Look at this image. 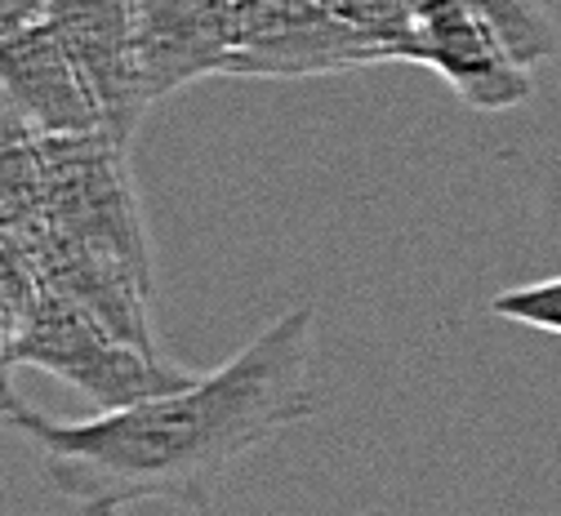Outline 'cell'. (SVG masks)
Instances as JSON below:
<instances>
[{"label": "cell", "mask_w": 561, "mask_h": 516, "mask_svg": "<svg viewBox=\"0 0 561 516\" xmlns=\"http://www.w3.org/2000/svg\"><path fill=\"white\" fill-rule=\"evenodd\" d=\"M312 334L317 308L299 303L215 375L85 423L41 418L36 410H19L10 423L32 440L54 490L81 516H121L148 498L209 507L219 477L241 455L317 410Z\"/></svg>", "instance_id": "obj_1"}, {"label": "cell", "mask_w": 561, "mask_h": 516, "mask_svg": "<svg viewBox=\"0 0 561 516\" xmlns=\"http://www.w3.org/2000/svg\"><path fill=\"white\" fill-rule=\"evenodd\" d=\"M14 360L72 383L99 410H125L187 383V375L161 360L152 347L129 343L49 285H41V299L14 334Z\"/></svg>", "instance_id": "obj_2"}, {"label": "cell", "mask_w": 561, "mask_h": 516, "mask_svg": "<svg viewBox=\"0 0 561 516\" xmlns=\"http://www.w3.org/2000/svg\"><path fill=\"white\" fill-rule=\"evenodd\" d=\"M388 62V54L347 27L325 0H237L232 58L224 77L308 81Z\"/></svg>", "instance_id": "obj_3"}, {"label": "cell", "mask_w": 561, "mask_h": 516, "mask_svg": "<svg viewBox=\"0 0 561 516\" xmlns=\"http://www.w3.org/2000/svg\"><path fill=\"white\" fill-rule=\"evenodd\" d=\"M410 62L433 67L472 112H513L535 94V67H526L500 23L468 0H424L414 23Z\"/></svg>", "instance_id": "obj_4"}, {"label": "cell", "mask_w": 561, "mask_h": 516, "mask_svg": "<svg viewBox=\"0 0 561 516\" xmlns=\"http://www.w3.org/2000/svg\"><path fill=\"white\" fill-rule=\"evenodd\" d=\"M45 23L67 45L81 81L90 85L103 138L129 152L138 125L152 107L134 36V0H54L45 10Z\"/></svg>", "instance_id": "obj_5"}, {"label": "cell", "mask_w": 561, "mask_h": 516, "mask_svg": "<svg viewBox=\"0 0 561 516\" xmlns=\"http://www.w3.org/2000/svg\"><path fill=\"white\" fill-rule=\"evenodd\" d=\"M237 0H134V36L152 103L224 77L232 58Z\"/></svg>", "instance_id": "obj_6"}, {"label": "cell", "mask_w": 561, "mask_h": 516, "mask_svg": "<svg viewBox=\"0 0 561 516\" xmlns=\"http://www.w3.org/2000/svg\"><path fill=\"white\" fill-rule=\"evenodd\" d=\"M0 90L14 99L36 138H103L94 94L45 19L0 41Z\"/></svg>", "instance_id": "obj_7"}, {"label": "cell", "mask_w": 561, "mask_h": 516, "mask_svg": "<svg viewBox=\"0 0 561 516\" xmlns=\"http://www.w3.org/2000/svg\"><path fill=\"white\" fill-rule=\"evenodd\" d=\"M481 14H490L500 23V32L508 36L513 54L526 62V67H539L548 58H557L561 49V36H557V23L548 19V10L539 0H468Z\"/></svg>", "instance_id": "obj_8"}, {"label": "cell", "mask_w": 561, "mask_h": 516, "mask_svg": "<svg viewBox=\"0 0 561 516\" xmlns=\"http://www.w3.org/2000/svg\"><path fill=\"white\" fill-rule=\"evenodd\" d=\"M490 312L504 321H517V325H530V330H543V334H561V276L504 289L500 299L490 303Z\"/></svg>", "instance_id": "obj_9"}, {"label": "cell", "mask_w": 561, "mask_h": 516, "mask_svg": "<svg viewBox=\"0 0 561 516\" xmlns=\"http://www.w3.org/2000/svg\"><path fill=\"white\" fill-rule=\"evenodd\" d=\"M54 5V0H0V41L32 27L36 19H45V10Z\"/></svg>", "instance_id": "obj_10"}, {"label": "cell", "mask_w": 561, "mask_h": 516, "mask_svg": "<svg viewBox=\"0 0 561 516\" xmlns=\"http://www.w3.org/2000/svg\"><path fill=\"white\" fill-rule=\"evenodd\" d=\"M36 138V129L27 125V116L14 107V99L0 90V147H10V142H27Z\"/></svg>", "instance_id": "obj_11"}, {"label": "cell", "mask_w": 561, "mask_h": 516, "mask_svg": "<svg viewBox=\"0 0 561 516\" xmlns=\"http://www.w3.org/2000/svg\"><path fill=\"white\" fill-rule=\"evenodd\" d=\"M0 232H14V223H10V214L0 209Z\"/></svg>", "instance_id": "obj_12"}]
</instances>
